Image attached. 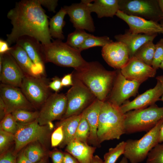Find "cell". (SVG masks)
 Segmentation results:
<instances>
[{
    "instance_id": "6da1fadb",
    "label": "cell",
    "mask_w": 163,
    "mask_h": 163,
    "mask_svg": "<svg viewBox=\"0 0 163 163\" xmlns=\"http://www.w3.org/2000/svg\"><path fill=\"white\" fill-rule=\"evenodd\" d=\"M13 27L7 34L10 46L22 36L33 37L43 45L51 43L48 17L39 0H22L17 2L7 14Z\"/></svg>"
},
{
    "instance_id": "7a4b0ae2",
    "label": "cell",
    "mask_w": 163,
    "mask_h": 163,
    "mask_svg": "<svg viewBox=\"0 0 163 163\" xmlns=\"http://www.w3.org/2000/svg\"><path fill=\"white\" fill-rule=\"evenodd\" d=\"M117 70H106L99 62H88L83 69L76 71L73 76L81 81L96 97L104 101L112 88Z\"/></svg>"
},
{
    "instance_id": "3957f363",
    "label": "cell",
    "mask_w": 163,
    "mask_h": 163,
    "mask_svg": "<svg viewBox=\"0 0 163 163\" xmlns=\"http://www.w3.org/2000/svg\"><path fill=\"white\" fill-rule=\"evenodd\" d=\"M125 113L120 107L106 100L100 111L97 130L99 144L107 140L119 139L125 133Z\"/></svg>"
},
{
    "instance_id": "277c9868",
    "label": "cell",
    "mask_w": 163,
    "mask_h": 163,
    "mask_svg": "<svg viewBox=\"0 0 163 163\" xmlns=\"http://www.w3.org/2000/svg\"><path fill=\"white\" fill-rule=\"evenodd\" d=\"M43 46L45 62H51L62 67H72L76 71L83 69L88 64L82 57L81 52L62 40L56 39Z\"/></svg>"
},
{
    "instance_id": "5b68a950",
    "label": "cell",
    "mask_w": 163,
    "mask_h": 163,
    "mask_svg": "<svg viewBox=\"0 0 163 163\" xmlns=\"http://www.w3.org/2000/svg\"><path fill=\"white\" fill-rule=\"evenodd\" d=\"M163 119V107L154 104L145 108L130 111L125 113V133L148 131Z\"/></svg>"
},
{
    "instance_id": "8992f818",
    "label": "cell",
    "mask_w": 163,
    "mask_h": 163,
    "mask_svg": "<svg viewBox=\"0 0 163 163\" xmlns=\"http://www.w3.org/2000/svg\"><path fill=\"white\" fill-rule=\"evenodd\" d=\"M163 123L162 119L139 139H129L126 141L124 156L130 163L143 161L150 151L159 143V133Z\"/></svg>"
},
{
    "instance_id": "52a82bcc",
    "label": "cell",
    "mask_w": 163,
    "mask_h": 163,
    "mask_svg": "<svg viewBox=\"0 0 163 163\" xmlns=\"http://www.w3.org/2000/svg\"><path fill=\"white\" fill-rule=\"evenodd\" d=\"M73 85L66 94L67 107L62 119L81 114L96 98L88 87L73 75Z\"/></svg>"
},
{
    "instance_id": "ba28073f",
    "label": "cell",
    "mask_w": 163,
    "mask_h": 163,
    "mask_svg": "<svg viewBox=\"0 0 163 163\" xmlns=\"http://www.w3.org/2000/svg\"><path fill=\"white\" fill-rule=\"evenodd\" d=\"M18 128L14 134L15 155L27 144L34 142L44 143L48 139L50 129L53 128L52 122L47 125H41L37 120L27 123H17Z\"/></svg>"
},
{
    "instance_id": "9c48e42d",
    "label": "cell",
    "mask_w": 163,
    "mask_h": 163,
    "mask_svg": "<svg viewBox=\"0 0 163 163\" xmlns=\"http://www.w3.org/2000/svg\"><path fill=\"white\" fill-rule=\"evenodd\" d=\"M119 6L128 15L157 22L163 19L158 0H119Z\"/></svg>"
},
{
    "instance_id": "30bf717a",
    "label": "cell",
    "mask_w": 163,
    "mask_h": 163,
    "mask_svg": "<svg viewBox=\"0 0 163 163\" xmlns=\"http://www.w3.org/2000/svg\"><path fill=\"white\" fill-rule=\"evenodd\" d=\"M67 105L66 95L56 92L50 94L43 105L37 120L40 125H45L53 120L62 119Z\"/></svg>"
},
{
    "instance_id": "8fae6325",
    "label": "cell",
    "mask_w": 163,
    "mask_h": 163,
    "mask_svg": "<svg viewBox=\"0 0 163 163\" xmlns=\"http://www.w3.org/2000/svg\"><path fill=\"white\" fill-rule=\"evenodd\" d=\"M20 88L33 106L43 105L50 95L48 84L41 76L25 74Z\"/></svg>"
},
{
    "instance_id": "7c38bea8",
    "label": "cell",
    "mask_w": 163,
    "mask_h": 163,
    "mask_svg": "<svg viewBox=\"0 0 163 163\" xmlns=\"http://www.w3.org/2000/svg\"><path fill=\"white\" fill-rule=\"evenodd\" d=\"M141 84L135 81L127 79L121 74L120 69H117L114 83L107 100L120 107L129 97L136 94Z\"/></svg>"
},
{
    "instance_id": "4fadbf2b",
    "label": "cell",
    "mask_w": 163,
    "mask_h": 163,
    "mask_svg": "<svg viewBox=\"0 0 163 163\" xmlns=\"http://www.w3.org/2000/svg\"><path fill=\"white\" fill-rule=\"evenodd\" d=\"M89 1L82 0L79 3L64 6L63 7L75 29L85 30L92 32L95 31V27L91 12L87 5Z\"/></svg>"
},
{
    "instance_id": "5bb4252c",
    "label": "cell",
    "mask_w": 163,
    "mask_h": 163,
    "mask_svg": "<svg viewBox=\"0 0 163 163\" xmlns=\"http://www.w3.org/2000/svg\"><path fill=\"white\" fill-rule=\"evenodd\" d=\"M0 97L6 106L7 114L20 109L30 110L33 105L29 101L21 89L18 87L1 84Z\"/></svg>"
},
{
    "instance_id": "9a60e30c",
    "label": "cell",
    "mask_w": 163,
    "mask_h": 163,
    "mask_svg": "<svg viewBox=\"0 0 163 163\" xmlns=\"http://www.w3.org/2000/svg\"><path fill=\"white\" fill-rule=\"evenodd\" d=\"M103 58L111 67L120 69L130 59L129 52L126 45L119 41L112 42L102 47Z\"/></svg>"
},
{
    "instance_id": "2e32d148",
    "label": "cell",
    "mask_w": 163,
    "mask_h": 163,
    "mask_svg": "<svg viewBox=\"0 0 163 163\" xmlns=\"http://www.w3.org/2000/svg\"><path fill=\"white\" fill-rule=\"evenodd\" d=\"M2 55V65L0 72L2 84L20 88L25 74L8 52Z\"/></svg>"
},
{
    "instance_id": "e0dca14e",
    "label": "cell",
    "mask_w": 163,
    "mask_h": 163,
    "mask_svg": "<svg viewBox=\"0 0 163 163\" xmlns=\"http://www.w3.org/2000/svg\"><path fill=\"white\" fill-rule=\"evenodd\" d=\"M128 25L132 32L137 34H163V27L158 22L126 14L118 10L116 15Z\"/></svg>"
},
{
    "instance_id": "ac0fdd59",
    "label": "cell",
    "mask_w": 163,
    "mask_h": 163,
    "mask_svg": "<svg viewBox=\"0 0 163 163\" xmlns=\"http://www.w3.org/2000/svg\"><path fill=\"white\" fill-rule=\"evenodd\" d=\"M156 70L134 56L130 58L120 69L127 79L142 83L150 78L154 77Z\"/></svg>"
},
{
    "instance_id": "d6986e66",
    "label": "cell",
    "mask_w": 163,
    "mask_h": 163,
    "mask_svg": "<svg viewBox=\"0 0 163 163\" xmlns=\"http://www.w3.org/2000/svg\"><path fill=\"white\" fill-rule=\"evenodd\" d=\"M163 92L162 87L159 81L157 80L154 87L147 90L139 95L131 101H126L121 106L120 109L123 113L133 110H139L146 108L149 106L155 104L158 101Z\"/></svg>"
},
{
    "instance_id": "ffe728a7",
    "label": "cell",
    "mask_w": 163,
    "mask_h": 163,
    "mask_svg": "<svg viewBox=\"0 0 163 163\" xmlns=\"http://www.w3.org/2000/svg\"><path fill=\"white\" fill-rule=\"evenodd\" d=\"M16 43L21 46L26 52L33 63L44 72L45 62L43 44L36 39L25 36L19 37Z\"/></svg>"
},
{
    "instance_id": "44dd1931",
    "label": "cell",
    "mask_w": 163,
    "mask_h": 163,
    "mask_svg": "<svg viewBox=\"0 0 163 163\" xmlns=\"http://www.w3.org/2000/svg\"><path fill=\"white\" fill-rule=\"evenodd\" d=\"M25 74L41 77L44 72L32 62L25 50L16 44L11 47L9 52Z\"/></svg>"
},
{
    "instance_id": "7402d4cb",
    "label": "cell",
    "mask_w": 163,
    "mask_h": 163,
    "mask_svg": "<svg viewBox=\"0 0 163 163\" xmlns=\"http://www.w3.org/2000/svg\"><path fill=\"white\" fill-rule=\"evenodd\" d=\"M104 102L96 98L83 111L90 128L88 142L96 147L100 146L97 141V130L100 113Z\"/></svg>"
},
{
    "instance_id": "603a6c76",
    "label": "cell",
    "mask_w": 163,
    "mask_h": 163,
    "mask_svg": "<svg viewBox=\"0 0 163 163\" xmlns=\"http://www.w3.org/2000/svg\"><path fill=\"white\" fill-rule=\"evenodd\" d=\"M157 34H147L133 33L129 29L123 34L115 36L114 38L117 41L124 44L127 48L130 59L133 56L136 51L144 44L149 41H153Z\"/></svg>"
},
{
    "instance_id": "cb8c5ba5",
    "label": "cell",
    "mask_w": 163,
    "mask_h": 163,
    "mask_svg": "<svg viewBox=\"0 0 163 163\" xmlns=\"http://www.w3.org/2000/svg\"><path fill=\"white\" fill-rule=\"evenodd\" d=\"M96 148L87 143L73 140L67 145L66 150L80 163H91Z\"/></svg>"
},
{
    "instance_id": "d4e9b609",
    "label": "cell",
    "mask_w": 163,
    "mask_h": 163,
    "mask_svg": "<svg viewBox=\"0 0 163 163\" xmlns=\"http://www.w3.org/2000/svg\"><path fill=\"white\" fill-rule=\"evenodd\" d=\"M87 5L91 12L96 13L99 18H113L119 10V0H89Z\"/></svg>"
},
{
    "instance_id": "484cf974",
    "label": "cell",
    "mask_w": 163,
    "mask_h": 163,
    "mask_svg": "<svg viewBox=\"0 0 163 163\" xmlns=\"http://www.w3.org/2000/svg\"><path fill=\"white\" fill-rule=\"evenodd\" d=\"M66 14L65 9L63 7H62L59 11L50 19L49 22V29L51 37L62 40L64 39L62 29L66 24L64 19Z\"/></svg>"
},
{
    "instance_id": "4316f807",
    "label": "cell",
    "mask_w": 163,
    "mask_h": 163,
    "mask_svg": "<svg viewBox=\"0 0 163 163\" xmlns=\"http://www.w3.org/2000/svg\"><path fill=\"white\" fill-rule=\"evenodd\" d=\"M81 113L63 119L59 123L62 126L64 133V139L61 143L62 145H67L74 139L81 118Z\"/></svg>"
},
{
    "instance_id": "83f0119b",
    "label": "cell",
    "mask_w": 163,
    "mask_h": 163,
    "mask_svg": "<svg viewBox=\"0 0 163 163\" xmlns=\"http://www.w3.org/2000/svg\"><path fill=\"white\" fill-rule=\"evenodd\" d=\"M153 41H149L144 44L136 51L134 56L151 66H152L155 50V44Z\"/></svg>"
},
{
    "instance_id": "f1b7e54d",
    "label": "cell",
    "mask_w": 163,
    "mask_h": 163,
    "mask_svg": "<svg viewBox=\"0 0 163 163\" xmlns=\"http://www.w3.org/2000/svg\"><path fill=\"white\" fill-rule=\"evenodd\" d=\"M89 34L85 30L76 29L68 35L66 43L71 47L78 50Z\"/></svg>"
},
{
    "instance_id": "f546056e",
    "label": "cell",
    "mask_w": 163,
    "mask_h": 163,
    "mask_svg": "<svg viewBox=\"0 0 163 163\" xmlns=\"http://www.w3.org/2000/svg\"><path fill=\"white\" fill-rule=\"evenodd\" d=\"M113 41L107 36L96 37L90 34L78 50L81 52L83 50L97 46L103 47Z\"/></svg>"
},
{
    "instance_id": "4dcf8cb0",
    "label": "cell",
    "mask_w": 163,
    "mask_h": 163,
    "mask_svg": "<svg viewBox=\"0 0 163 163\" xmlns=\"http://www.w3.org/2000/svg\"><path fill=\"white\" fill-rule=\"evenodd\" d=\"M81 115L74 140L87 143L90 135V128L83 112Z\"/></svg>"
},
{
    "instance_id": "1f68e13d",
    "label": "cell",
    "mask_w": 163,
    "mask_h": 163,
    "mask_svg": "<svg viewBox=\"0 0 163 163\" xmlns=\"http://www.w3.org/2000/svg\"><path fill=\"white\" fill-rule=\"evenodd\" d=\"M39 112L23 109L18 110L11 113L16 121L18 123H27L37 119Z\"/></svg>"
},
{
    "instance_id": "d6a6232c",
    "label": "cell",
    "mask_w": 163,
    "mask_h": 163,
    "mask_svg": "<svg viewBox=\"0 0 163 163\" xmlns=\"http://www.w3.org/2000/svg\"><path fill=\"white\" fill-rule=\"evenodd\" d=\"M126 144V141H123L115 147L110 148L104 155V163H115L118 158L124 154Z\"/></svg>"
},
{
    "instance_id": "836d02e7",
    "label": "cell",
    "mask_w": 163,
    "mask_h": 163,
    "mask_svg": "<svg viewBox=\"0 0 163 163\" xmlns=\"http://www.w3.org/2000/svg\"><path fill=\"white\" fill-rule=\"evenodd\" d=\"M24 152L27 157L33 163H36L44 157V150L37 144L29 145Z\"/></svg>"
},
{
    "instance_id": "e575fe53",
    "label": "cell",
    "mask_w": 163,
    "mask_h": 163,
    "mask_svg": "<svg viewBox=\"0 0 163 163\" xmlns=\"http://www.w3.org/2000/svg\"><path fill=\"white\" fill-rule=\"evenodd\" d=\"M146 163H163V143H159L149 152Z\"/></svg>"
},
{
    "instance_id": "d590c367",
    "label": "cell",
    "mask_w": 163,
    "mask_h": 163,
    "mask_svg": "<svg viewBox=\"0 0 163 163\" xmlns=\"http://www.w3.org/2000/svg\"><path fill=\"white\" fill-rule=\"evenodd\" d=\"M0 128L3 130L14 135L18 128L17 123L11 113L7 114L2 119Z\"/></svg>"
},
{
    "instance_id": "8d00e7d4",
    "label": "cell",
    "mask_w": 163,
    "mask_h": 163,
    "mask_svg": "<svg viewBox=\"0 0 163 163\" xmlns=\"http://www.w3.org/2000/svg\"><path fill=\"white\" fill-rule=\"evenodd\" d=\"M163 59V39H161L155 44V50L152 66L157 70Z\"/></svg>"
},
{
    "instance_id": "74e56055",
    "label": "cell",
    "mask_w": 163,
    "mask_h": 163,
    "mask_svg": "<svg viewBox=\"0 0 163 163\" xmlns=\"http://www.w3.org/2000/svg\"><path fill=\"white\" fill-rule=\"evenodd\" d=\"M14 140V135L6 132L0 128V151L2 153L10 143Z\"/></svg>"
},
{
    "instance_id": "f35d334b",
    "label": "cell",
    "mask_w": 163,
    "mask_h": 163,
    "mask_svg": "<svg viewBox=\"0 0 163 163\" xmlns=\"http://www.w3.org/2000/svg\"><path fill=\"white\" fill-rule=\"evenodd\" d=\"M64 133L62 126L59 124L57 128L53 133L51 136V144L52 147L56 146L62 142Z\"/></svg>"
},
{
    "instance_id": "ab89813d",
    "label": "cell",
    "mask_w": 163,
    "mask_h": 163,
    "mask_svg": "<svg viewBox=\"0 0 163 163\" xmlns=\"http://www.w3.org/2000/svg\"><path fill=\"white\" fill-rule=\"evenodd\" d=\"M42 5L47 8L49 11L55 12V9L58 5L57 0H39Z\"/></svg>"
},
{
    "instance_id": "60d3db41",
    "label": "cell",
    "mask_w": 163,
    "mask_h": 163,
    "mask_svg": "<svg viewBox=\"0 0 163 163\" xmlns=\"http://www.w3.org/2000/svg\"><path fill=\"white\" fill-rule=\"evenodd\" d=\"M16 159L14 154L7 152L1 155L0 163H16Z\"/></svg>"
},
{
    "instance_id": "b9f144b4",
    "label": "cell",
    "mask_w": 163,
    "mask_h": 163,
    "mask_svg": "<svg viewBox=\"0 0 163 163\" xmlns=\"http://www.w3.org/2000/svg\"><path fill=\"white\" fill-rule=\"evenodd\" d=\"M52 80V82L48 84V87L55 92L57 93L62 87L61 79L57 77H55Z\"/></svg>"
},
{
    "instance_id": "7bdbcfd3",
    "label": "cell",
    "mask_w": 163,
    "mask_h": 163,
    "mask_svg": "<svg viewBox=\"0 0 163 163\" xmlns=\"http://www.w3.org/2000/svg\"><path fill=\"white\" fill-rule=\"evenodd\" d=\"M64 153L56 151L52 152L51 156L53 163H63Z\"/></svg>"
},
{
    "instance_id": "ee69618b",
    "label": "cell",
    "mask_w": 163,
    "mask_h": 163,
    "mask_svg": "<svg viewBox=\"0 0 163 163\" xmlns=\"http://www.w3.org/2000/svg\"><path fill=\"white\" fill-rule=\"evenodd\" d=\"M61 82L62 87L72 86L73 84L72 73H69L65 75L61 79Z\"/></svg>"
},
{
    "instance_id": "f6af8a7d",
    "label": "cell",
    "mask_w": 163,
    "mask_h": 163,
    "mask_svg": "<svg viewBox=\"0 0 163 163\" xmlns=\"http://www.w3.org/2000/svg\"><path fill=\"white\" fill-rule=\"evenodd\" d=\"M11 48L6 41L0 39V54H3L9 52Z\"/></svg>"
},
{
    "instance_id": "bcb514c9",
    "label": "cell",
    "mask_w": 163,
    "mask_h": 163,
    "mask_svg": "<svg viewBox=\"0 0 163 163\" xmlns=\"http://www.w3.org/2000/svg\"><path fill=\"white\" fill-rule=\"evenodd\" d=\"M63 163H80L74 157L69 153H65Z\"/></svg>"
},
{
    "instance_id": "7dc6e473",
    "label": "cell",
    "mask_w": 163,
    "mask_h": 163,
    "mask_svg": "<svg viewBox=\"0 0 163 163\" xmlns=\"http://www.w3.org/2000/svg\"><path fill=\"white\" fill-rule=\"evenodd\" d=\"M16 163H33L26 156L24 151L17 157L16 159Z\"/></svg>"
},
{
    "instance_id": "c3c4849f",
    "label": "cell",
    "mask_w": 163,
    "mask_h": 163,
    "mask_svg": "<svg viewBox=\"0 0 163 163\" xmlns=\"http://www.w3.org/2000/svg\"><path fill=\"white\" fill-rule=\"evenodd\" d=\"M0 117L2 119L7 114L5 105L2 100L0 98Z\"/></svg>"
},
{
    "instance_id": "681fc988",
    "label": "cell",
    "mask_w": 163,
    "mask_h": 163,
    "mask_svg": "<svg viewBox=\"0 0 163 163\" xmlns=\"http://www.w3.org/2000/svg\"><path fill=\"white\" fill-rule=\"evenodd\" d=\"M91 163H104V162L98 156L95 155L93 156Z\"/></svg>"
},
{
    "instance_id": "f907efd6",
    "label": "cell",
    "mask_w": 163,
    "mask_h": 163,
    "mask_svg": "<svg viewBox=\"0 0 163 163\" xmlns=\"http://www.w3.org/2000/svg\"><path fill=\"white\" fill-rule=\"evenodd\" d=\"M159 143H163V123L161 125L159 133Z\"/></svg>"
},
{
    "instance_id": "816d5d0a",
    "label": "cell",
    "mask_w": 163,
    "mask_h": 163,
    "mask_svg": "<svg viewBox=\"0 0 163 163\" xmlns=\"http://www.w3.org/2000/svg\"><path fill=\"white\" fill-rule=\"evenodd\" d=\"M156 79L157 80H158L160 82L162 87L163 92L160 100L161 101L163 102V75L158 76L156 77Z\"/></svg>"
},
{
    "instance_id": "f5cc1de1",
    "label": "cell",
    "mask_w": 163,
    "mask_h": 163,
    "mask_svg": "<svg viewBox=\"0 0 163 163\" xmlns=\"http://www.w3.org/2000/svg\"><path fill=\"white\" fill-rule=\"evenodd\" d=\"M158 1L163 17V0H158Z\"/></svg>"
},
{
    "instance_id": "db71d44e",
    "label": "cell",
    "mask_w": 163,
    "mask_h": 163,
    "mask_svg": "<svg viewBox=\"0 0 163 163\" xmlns=\"http://www.w3.org/2000/svg\"><path fill=\"white\" fill-rule=\"evenodd\" d=\"M119 163H128V159L125 157H123Z\"/></svg>"
},
{
    "instance_id": "11a10c76",
    "label": "cell",
    "mask_w": 163,
    "mask_h": 163,
    "mask_svg": "<svg viewBox=\"0 0 163 163\" xmlns=\"http://www.w3.org/2000/svg\"><path fill=\"white\" fill-rule=\"evenodd\" d=\"M36 163H47L46 160L44 157Z\"/></svg>"
},
{
    "instance_id": "9f6ffc18",
    "label": "cell",
    "mask_w": 163,
    "mask_h": 163,
    "mask_svg": "<svg viewBox=\"0 0 163 163\" xmlns=\"http://www.w3.org/2000/svg\"><path fill=\"white\" fill-rule=\"evenodd\" d=\"M159 68L163 70V59L160 64Z\"/></svg>"
},
{
    "instance_id": "6f0895ef",
    "label": "cell",
    "mask_w": 163,
    "mask_h": 163,
    "mask_svg": "<svg viewBox=\"0 0 163 163\" xmlns=\"http://www.w3.org/2000/svg\"><path fill=\"white\" fill-rule=\"evenodd\" d=\"M160 24L161 25V26L163 27V19L161 20L160 21Z\"/></svg>"
}]
</instances>
